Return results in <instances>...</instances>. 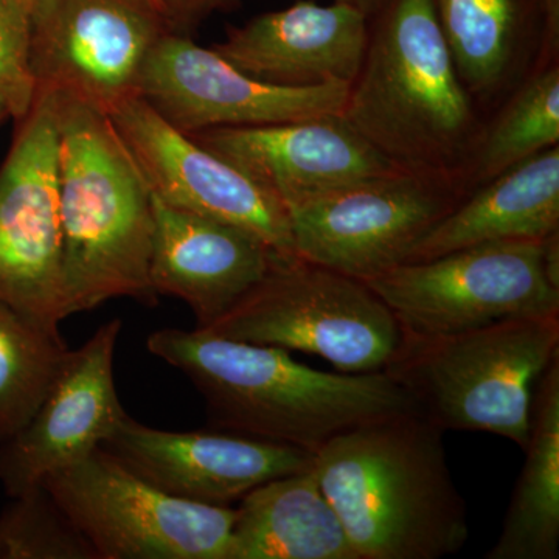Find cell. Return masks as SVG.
Masks as SVG:
<instances>
[{"mask_svg": "<svg viewBox=\"0 0 559 559\" xmlns=\"http://www.w3.org/2000/svg\"><path fill=\"white\" fill-rule=\"evenodd\" d=\"M146 348L189 378L216 429L312 455L362 423L418 412L385 371L330 373L297 362L286 349L224 340L200 329L153 331Z\"/></svg>", "mask_w": 559, "mask_h": 559, "instance_id": "1", "label": "cell"}, {"mask_svg": "<svg viewBox=\"0 0 559 559\" xmlns=\"http://www.w3.org/2000/svg\"><path fill=\"white\" fill-rule=\"evenodd\" d=\"M312 471L358 559H439L468 543L443 430L418 412L345 430L312 455Z\"/></svg>", "mask_w": 559, "mask_h": 559, "instance_id": "2", "label": "cell"}, {"mask_svg": "<svg viewBox=\"0 0 559 559\" xmlns=\"http://www.w3.org/2000/svg\"><path fill=\"white\" fill-rule=\"evenodd\" d=\"M341 116L401 170L455 186L484 117L459 79L433 0H389L371 17Z\"/></svg>", "mask_w": 559, "mask_h": 559, "instance_id": "3", "label": "cell"}, {"mask_svg": "<svg viewBox=\"0 0 559 559\" xmlns=\"http://www.w3.org/2000/svg\"><path fill=\"white\" fill-rule=\"evenodd\" d=\"M53 97L66 318L120 297L156 307L148 183L108 114L75 98Z\"/></svg>", "mask_w": 559, "mask_h": 559, "instance_id": "4", "label": "cell"}, {"mask_svg": "<svg viewBox=\"0 0 559 559\" xmlns=\"http://www.w3.org/2000/svg\"><path fill=\"white\" fill-rule=\"evenodd\" d=\"M559 358V314L524 316L459 333H404L384 371L441 430L488 432L525 450L533 393Z\"/></svg>", "mask_w": 559, "mask_h": 559, "instance_id": "5", "label": "cell"}, {"mask_svg": "<svg viewBox=\"0 0 559 559\" xmlns=\"http://www.w3.org/2000/svg\"><path fill=\"white\" fill-rule=\"evenodd\" d=\"M200 330L310 353L344 373L384 371L403 340L399 320L366 282L299 257H278L235 307Z\"/></svg>", "mask_w": 559, "mask_h": 559, "instance_id": "6", "label": "cell"}, {"mask_svg": "<svg viewBox=\"0 0 559 559\" xmlns=\"http://www.w3.org/2000/svg\"><path fill=\"white\" fill-rule=\"evenodd\" d=\"M98 559H229L237 509L175 498L105 448L40 481Z\"/></svg>", "mask_w": 559, "mask_h": 559, "instance_id": "7", "label": "cell"}, {"mask_svg": "<svg viewBox=\"0 0 559 559\" xmlns=\"http://www.w3.org/2000/svg\"><path fill=\"white\" fill-rule=\"evenodd\" d=\"M417 336L459 333L499 320L559 314V285L547 271L544 240L485 242L366 280Z\"/></svg>", "mask_w": 559, "mask_h": 559, "instance_id": "8", "label": "cell"}, {"mask_svg": "<svg viewBox=\"0 0 559 559\" xmlns=\"http://www.w3.org/2000/svg\"><path fill=\"white\" fill-rule=\"evenodd\" d=\"M465 194L450 179L396 170L288 212L299 259L366 280L406 261Z\"/></svg>", "mask_w": 559, "mask_h": 559, "instance_id": "9", "label": "cell"}, {"mask_svg": "<svg viewBox=\"0 0 559 559\" xmlns=\"http://www.w3.org/2000/svg\"><path fill=\"white\" fill-rule=\"evenodd\" d=\"M0 167V301L49 326L66 320L58 119L51 92L35 102Z\"/></svg>", "mask_w": 559, "mask_h": 559, "instance_id": "10", "label": "cell"}, {"mask_svg": "<svg viewBox=\"0 0 559 559\" xmlns=\"http://www.w3.org/2000/svg\"><path fill=\"white\" fill-rule=\"evenodd\" d=\"M170 31L153 0H35L31 62L36 91L108 114L140 95L151 50Z\"/></svg>", "mask_w": 559, "mask_h": 559, "instance_id": "11", "label": "cell"}, {"mask_svg": "<svg viewBox=\"0 0 559 559\" xmlns=\"http://www.w3.org/2000/svg\"><path fill=\"white\" fill-rule=\"evenodd\" d=\"M140 97L176 130L261 127L341 114L348 86L282 87L246 75L191 36L167 32L151 50Z\"/></svg>", "mask_w": 559, "mask_h": 559, "instance_id": "12", "label": "cell"}, {"mask_svg": "<svg viewBox=\"0 0 559 559\" xmlns=\"http://www.w3.org/2000/svg\"><path fill=\"white\" fill-rule=\"evenodd\" d=\"M154 198L257 235L278 255H296L288 212L230 164L173 128L135 95L108 112Z\"/></svg>", "mask_w": 559, "mask_h": 559, "instance_id": "13", "label": "cell"}, {"mask_svg": "<svg viewBox=\"0 0 559 559\" xmlns=\"http://www.w3.org/2000/svg\"><path fill=\"white\" fill-rule=\"evenodd\" d=\"M120 331L121 320H109L69 349L38 409L0 443V484L10 498L100 448L127 415L114 378Z\"/></svg>", "mask_w": 559, "mask_h": 559, "instance_id": "14", "label": "cell"}, {"mask_svg": "<svg viewBox=\"0 0 559 559\" xmlns=\"http://www.w3.org/2000/svg\"><path fill=\"white\" fill-rule=\"evenodd\" d=\"M187 135L266 190L286 212L401 170L341 114L261 127L210 128Z\"/></svg>", "mask_w": 559, "mask_h": 559, "instance_id": "15", "label": "cell"}, {"mask_svg": "<svg viewBox=\"0 0 559 559\" xmlns=\"http://www.w3.org/2000/svg\"><path fill=\"white\" fill-rule=\"evenodd\" d=\"M132 473L175 498L230 507L252 489L312 468V454L226 430L175 432L124 415L102 444Z\"/></svg>", "mask_w": 559, "mask_h": 559, "instance_id": "16", "label": "cell"}, {"mask_svg": "<svg viewBox=\"0 0 559 559\" xmlns=\"http://www.w3.org/2000/svg\"><path fill=\"white\" fill-rule=\"evenodd\" d=\"M369 27L366 14L345 3L300 0L230 25L210 49L246 75L274 86H349L366 53Z\"/></svg>", "mask_w": 559, "mask_h": 559, "instance_id": "17", "label": "cell"}, {"mask_svg": "<svg viewBox=\"0 0 559 559\" xmlns=\"http://www.w3.org/2000/svg\"><path fill=\"white\" fill-rule=\"evenodd\" d=\"M463 87L484 120L538 70L559 62L554 0H433Z\"/></svg>", "mask_w": 559, "mask_h": 559, "instance_id": "18", "label": "cell"}, {"mask_svg": "<svg viewBox=\"0 0 559 559\" xmlns=\"http://www.w3.org/2000/svg\"><path fill=\"white\" fill-rule=\"evenodd\" d=\"M153 212L151 286L157 296L186 301L197 329L226 314L282 257L248 230L154 197Z\"/></svg>", "mask_w": 559, "mask_h": 559, "instance_id": "19", "label": "cell"}, {"mask_svg": "<svg viewBox=\"0 0 559 559\" xmlns=\"http://www.w3.org/2000/svg\"><path fill=\"white\" fill-rule=\"evenodd\" d=\"M559 231V145L471 191L412 248L419 263L485 242L540 241Z\"/></svg>", "mask_w": 559, "mask_h": 559, "instance_id": "20", "label": "cell"}, {"mask_svg": "<svg viewBox=\"0 0 559 559\" xmlns=\"http://www.w3.org/2000/svg\"><path fill=\"white\" fill-rule=\"evenodd\" d=\"M240 502L229 559H358L312 468L266 481Z\"/></svg>", "mask_w": 559, "mask_h": 559, "instance_id": "21", "label": "cell"}, {"mask_svg": "<svg viewBox=\"0 0 559 559\" xmlns=\"http://www.w3.org/2000/svg\"><path fill=\"white\" fill-rule=\"evenodd\" d=\"M524 468L487 559L559 558V358L533 393Z\"/></svg>", "mask_w": 559, "mask_h": 559, "instance_id": "22", "label": "cell"}, {"mask_svg": "<svg viewBox=\"0 0 559 559\" xmlns=\"http://www.w3.org/2000/svg\"><path fill=\"white\" fill-rule=\"evenodd\" d=\"M559 145V62L533 73L484 120L455 186L480 189L540 151Z\"/></svg>", "mask_w": 559, "mask_h": 559, "instance_id": "23", "label": "cell"}, {"mask_svg": "<svg viewBox=\"0 0 559 559\" xmlns=\"http://www.w3.org/2000/svg\"><path fill=\"white\" fill-rule=\"evenodd\" d=\"M68 353L58 326L0 301V443L38 409Z\"/></svg>", "mask_w": 559, "mask_h": 559, "instance_id": "24", "label": "cell"}, {"mask_svg": "<svg viewBox=\"0 0 559 559\" xmlns=\"http://www.w3.org/2000/svg\"><path fill=\"white\" fill-rule=\"evenodd\" d=\"M0 559H98L86 536L43 485L0 513Z\"/></svg>", "mask_w": 559, "mask_h": 559, "instance_id": "25", "label": "cell"}, {"mask_svg": "<svg viewBox=\"0 0 559 559\" xmlns=\"http://www.w3.org/2000/svg\"><path fill=\"white\" fill-rule=\"evenodd\" d=\"M35 97L31 13L14 0H0V100L17 121L27 116Z\"/></svg>", "mask_w": 559, "mask_h": 559, "instance_id": "26", "label": "cell"}, {"mask_svg": "<svg viewBox=\"0 0 559 559\" xmlns=\"http://www.w3.org/2000/svg\"><path fill=\"white\" fill-rule=\"evenodd\" d=\"M171 31L191 36L212 14L240 9L241 0H157Z\"/></svg>", "mask_w": 559, "mask_h": 559, "instance_id": "27", "label": "cell"}, {"mask_svg": "<svg viewBox=\"0 0 559 559\" xmlns=\"http://www.w3.org/2000/svg\"><path fill=\"white\" fill-rule=\"evenodd\" d=\"M334 2L345 3V5L359 10L360 13L366 14L367 20L370 21L378 11L382 10V7H384L389 0H334Z\"/></svg>", "mask_w": 559, "mask_h": 559, "instance_id": "28", "label": "cell"}, {"mask_svg": "<svg viewBox=\"0 0 559 559\" xmlns=\"http://www.w3.org/2000/svg\"><path fill=\"white\" fill-rule=\"evenodd\" d=\"M10 117V110L7 108L5 103L0 100V123H2L3 120L9 119Z\"/></svg>", "mask_w": 559, "mask_h": 559, "instance_id": "29", "label": "cell"}, {"mask_svg": "<svg viewBox=\"0 0 559 559\" xmlns=\"http://www.w3.org/2000/svg\"><path fill=\"white\" fill-rule=\"evenodd\" d=\"M14 2L17 3V5H21L22 9L27 10L28 13H31L33 3H35V0H14Z\"/></svg>", "mask_w": 559, "mask_h": 559, "instance_id": "30", "label": "cell"}, {"mask_svg": "<svg viewBox=\"0 0 559 559\" xmlns=\"http://www.w3.org/2000/svg\"><path fill=\"white\" fill-rule=\"evenodd\" d=\"M153 2L156 3L157 7H159V3H157V0H153ZM159 9H160V7H159Z\"/></svg>", "mask_w": 559, "mask_h": 559, "instance_id": "31", "label": "cell"}]
</instances>
